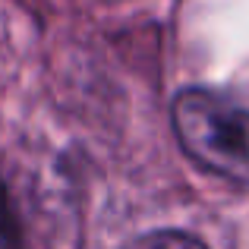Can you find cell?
Masks as SVG:
<instances>
[{
    "label": "cell",
    "mask_w": 249,
    "mask_h": 249,
    "mask_svg": "<svg viewBox=\"0 0 249 249\" xmlns=\"http://www.w3.org/2000/svg\"><path fill=\"white\" fill-rule=\"evenodd\" d=\"M129 249H208V246L183 231H155V233L139 237Z\"/></svg>",
    "instance_id": "obj_2"
},
{
    "label": "cell",
    "mask_w": 249,
    "mask_h": 249,
    "mask_svg": "<svg viewBox=\"0 0 249 249\" xmlns=\"http://www.w3.org/2000/svg\"><path fill=\"white\" fill-rule=\"evenodd\" d=\"M98 3H117V0H98Z\"/></svg>",
    "instance_id": "obj_3"
},
{
    "label": "cell",
    "mask_w": 249,
    "mask_h": 249,
    "mask_svg": "<svg viewBox=\"0 0 249 249\" xmlns=\"http://www.w3.org/2000/svg\"><path fill=\"white\" fill-rule=\"evenodd\" d=\"M174 133L199 167L249 186V110L189 89L174 101Z\"/></svg>",
    "instance_id": "obj_1"
}]
</instances>
